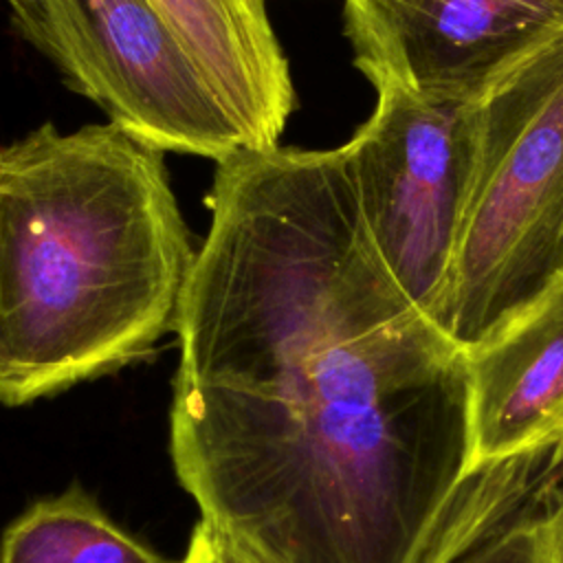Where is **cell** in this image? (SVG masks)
Returning a JSON list of instances; mask_svg holds the SVG:
<instances>
[{"label":"cell","mask_w":563,"mask_h":563,"mask_svg":"<svg viewBox=\"0 0 563 563\" xmlns=\"http://www.w3.org/2000/svg\"><path fill=\"white\" fill-rule=\"evenodd\" d=\"M176 314V479L257 563H411L471 462L466 352L400 290L345 147L240 150Z\"/></svg>","instance_id":"1"},{"label":"cell","mask_w":563,"mask_h":563,"mask_svg":"<svg viewBox=\"0 0 563 563\" xmlns=\"http://www.w3.org/2000/svg\"><path fill=\"white\" fill-rule=\"evenodd\" d=\"M194 260L161 150L110 121L0 147V402L150 354Z\"/></svg>","instance_id":"2"},{"label":"cell","mask_w":563,"mask_h":563,"mask_svg":"<svg viewBox=\"0 0 563 563\" xmlns=\"http://www.w3.org/2000/svg\"><path fill=\"white\" fill-rule=\"evenodd\" d=\"M563 271V37L479 101L471 194L435 325L464 352Z\"/></svg>","instance_id":"3"},{"label":"cell","mask_w":563,"mask_h":563,"mask_svg":"<svg viewBox=\"0 0 563 563\" xmlns=\"http://www.w3.org/2000/svg\"><path fill=\"white\" fill-rule=\"evenodd\" d=\"M15 29L79 95L141 143L216 163L244 136L150 0H9Z\"/></svg>","instance_id":"4"},{"label":"cell","mask_w":563,"mask_h":563,"mask_svg":"<svg viewBox=\"0 0 563 563\" xmlns=\"http://www.w3.org/2000/svg\"><path fill=\"white\" fill-rule=\"evenodd\" d=\"M374 88V112L343 145L358 209L383 264L433 321L475 174L479 103L433 101L394 84Z\"/></svg>","instance_id":"5"},{"label":"cell","mask_w":563,"mask_h":563,"mask_svg":"<svg viewBox=\"0 0 563 563\" xmlns=\"http://www.w3.org/2000/svg\"><path fill=\"white\" fill-rule=\"evenodd\" d=\"M345 33L372 86L479 103L563 37V0H345Z\"/></svg>","instance_id":"6"},{"label":"cell","mask_w":563,"mask_h":563,"mask_svg":"<svg viewBox=\"0 0 563 563\" xmlns=\"http://www.w3.org/2000/svg\"><path fill=\"white\" fill-rule=\"evenodd\" d=\"M411 563H563V420L468 464Z\"/></svg>","instance_id":"7"},{"label":"cell","mask_w":563,"mask_h":563,"mask_svg":"<svg viewBox=\"0 0 563 563\" xmlns=\"http://www.w3.org/2000/svg\"><path fill=\"white\" fill-rule=\"evenodd\" d=\"M471 462L510 453L563 420V271L466 350Z\"/></svg>","instance_id":"8"},{"label":"cell","mask_w":563,"mask_h":563,"mask_svg":"<svg viewBox=\"0 0 563 563\" xmlns=\"http://www.w3.org/2000/svg\"><path fill=\"white\" fill-rule=\"evenodd\" d=\"M150 2L194 55L246 147H275L295 110V86L264 0Z\"/></svg>","instance_id":"9"},{"label":"cell","mask_w":563,"mask_h":563,"mask_svg":"<svg viewBox=\"0 0 563 563\" xmlns=\"http://www.w3.org/2000/svg\"><path fill=\"white\" fill-rule=\"evenodd\" d=\"M0 563H172L117 526L81 488L46 497L13 519Z\"/></svg>","instance_id":"10"},{"label":"cell","mask_w":563,"mask_h":563,"mask_svg":"<svg viewBox=\"0 0 563 563\" xmlns=\"http://www.w3.org/2000/svg\"><path fill=\"white\" fill-rule=\"evenodd\" d=\"M180 563H257L233 545L224 534L211 528L207 521H198L191 530L185 556Z\"/></svg>","instance_id":"11"}]
</instances>
